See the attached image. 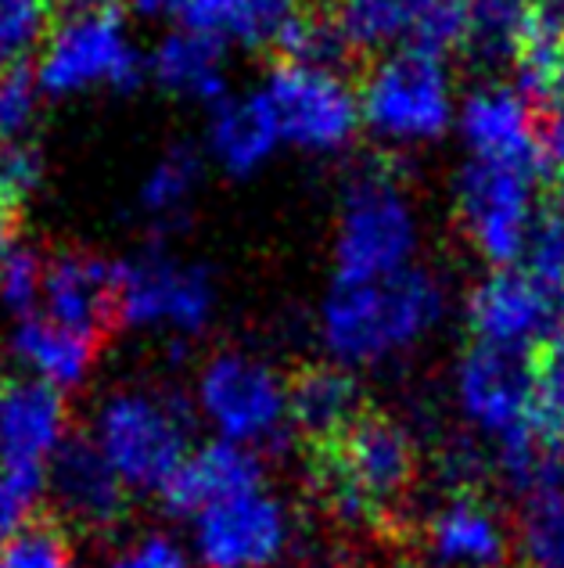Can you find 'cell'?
<instances>
[{
    "label": "cell",
    "instance_id": "obj_24",
    "mask_svg": "<svg viewBox=\"0 0 564 568\" xmlns=\"http://www.w3.org/2000/svg\"><path fill=\"white\" fill-rule=\"evenodd\" d=\"M280 133L259 91L227 94L209 109L205 152L227 176H252L274 159Z\"/></svg>",
    "mask_w": 564,
    "mask_h": 568
},
{
    "label": "cell",
    "instance_id": "obj_21",
    "mask_svg": "<svg viewBox=\"0 0 564 568\" xmlns=\"http://www.w3.org/2000/svg\"><path fill=\"white\" fill-rule=\"evenodd\" d=\"M40 313L51 321L101 335L115 317V263H105L91 252H58L43 271Z\"/></svg>",
    "mask_w": 564,
    "mask_h": 568
},
{
    "label": "cell",
    "instance_id": "obj_39",
    "mask_svg": "<svg viewBox=\"0 0 564 568\" xmlns=\"http://www.w3.org/2000/svg\"><path fill=\"white\" fill-rule=\"evenodd\" d=\"M123 8L144 22H181L184 0H123Z\"/></svg>",
    "mask_w": 564,
    "mask_h": 568
},
{
    "label": "cell",
    "instance_id": "obj_26",
    "mask_svg": "<svg viewBox=\"0 0 564 568\" xmlns=\"http://www.w3.org/2000/svg\"><path fill=\"white\" fill-rule=\"evenodd\" d=\"M514 87L532 104L557 109L564 104V19L551 11H536L529 33L514 58Z\"/></svg>",
    "mask_w": 564,
    "mask_h": 568
},
{
    "label": "cell",
    "instance_id": "obj_7",
    "mask_svg": "<svg viewBox=\"0 0 564 568\" xmlns=\"http://www.w3.org/2000/svg\"><path fill=\"white\" fill-rule=\"evenodd\" d=\"M191 407L213 439L259 454L291 432V382L245 349H219L202 364Z\"/></svg>",
    "mask_w": 564,
    "mask_h": 568
},
{
    "label": "cell",
    "instance_id": "obj_34",
    "mask_svg": "<svg viewBox=\"0 0 564 568\" xmlns=\"http://www.w3.org/2000/svg\"><path fill=\"white\" fill-rule=\"evenodd\" d=\"M101 568H202L191 544L176 540L170 532H141L119 544Z\"/></svg>",
    "mask_w": 564,
    "mask_h": 568
},
{
    "label": "cell",
    "instance_id": "obj_33",
    "mask_svg": "<svg viewBox=\"0 0 564 568\" xmlns=\"http://www.w3.org/2000/svg\"><path fill=\"white\" fill-rule=\"evenodd\" d=\"M43 271H48V260L29 248H14L11 256L0 263V306H4L14 321L29 317V313H40Z\"/></svg>",
    "mask_w": 564,
    "mask_h": 568
},
{
    "label": "cell",
    "instance_id": "obj_29",
    "mask_svg": "<svg viewBox=\"0 0 564 568\" xmlns=\"http://www.w3.org/2000/svg\"><path fill=\"white\" fill-rule=\"evenodd\" d=\"M205 176V162L198 152L191 148H170L166 155L155 159V166L144 173L141 191H137V205L141 213L152 223H176L187 216L191 202L198 199Z\"/></svg>",
    "mask_w": 564,
    "mask_h": 568
},
{
    "label": "cell",
    "instance_id": "obj_17",
    "mask_svg": "<svg viewBox=\"0 0 564 568\" xmlns=\"http://www.w3.org/2000/svg\"><path fill=\"white\" fill-rule=\"evenodd\" d=\"M421 550L432 568H503L511 561L514 532L485 497L457 489L428 511Z\"/></svg>",
    "mask_w": 564,
    "mask_h": 568
},
{
    "label": "cell",
    "instance_id": "obj_10",
    "mask_svg": "<svg viewBox=\"0 0 564 568\" xmlns=\"http://www.w3.org/2000/svg\"><path fill=\"white\" fill-rule=\"evenodd\" d=\"M259 94L274 115L280 144L295 152L338 155L363 130L360 91L328 62L280 58Z\"/></svg>",
    "mask_w": 564,
    "mask_h": 568
},
{
    "label": "cell",
    "instance_id": "obj_32",
    "mask_svg": "<svg viewBox=\"0 0 564 568\" xmlns=\"http://www.w3.org/2000/svg\"><path fill=\"white\" fill-rule=\"evenodd\" d=\"M0 568H76V555L62 529L33 521L0 544Z\"/></svg>",
    "mask_w": 564,
    "mask_h": 568
},
{
    "label": "cell",
    "instance_id": "obj_19",
    "mask_svg": "<svg viewBox=\"0 0 564 568\" xmlns=\"http://www.w3.org/2000/svg\"><path fill=\"white\" fill-rule=\"evenodd\" d=\"M101 335L80 332V327L58 324L48 313H29L19 317L8 335V353L19 375L37 378L58 393L80 388L98 364Z\"/></svg>",
    "mask_w": 564,
    "mask_h": 568
},
{
    "label": "cell",
    "instance_id": "obj_13",
    "mask_svg": "<svg viewBox=\"0 0 564 568\" xmlns=\"http://www.w3.org/2000/svg\"><path fill=\"white\" fill-rule=\"evenodd\" d=\"M187 521L202 568H277L295 547V515L270 486L209 504Z\"/></svg>",
    "mask_w": 564,
    "mask_h": 568
},
{
    "label": "cell",
    "instance_id": "obj_41",
    "mask_svg": "<svg viewBox=\"0 0 564 568\" xmlns=\"http://www.w3.org/2000/svg\"><path fill=\"white\" fill-rule=\"evenodd\" d=\"M543 364L564 371V306H561V317L554 324V335H551V342H546V361Z\"/></svg>",
    "mask_w": 564,
    "mask_h": 568
},
{
    "label": "cell",
    "instance_id": "obj_9",
    "mask_svg": "<svg viewBox=\"0 0 564 568\" xmlns=\"http://www.w3.org/2000/svg\"><path fill=\"white\" fill-rule=\"evenodd\" d=\"M216 281L202 263L144 248L115 263V317L141 335L187 342L216 317Z\"/></svg>",
    "mask_w": 564,
    "mask_h": 568
},
{
    "label": "cell",
    "instance_id": "obj_25",
    "mask_svg": "<svg viewBox=\"0 0 564 568\" xmlns=\"http://www.w3.org/2000/svg\"><path fill=\"white\" fill-rule=\"evenodd\" d=\"M363 417V393L349 367L317 364L291 382V428L331 446Z\"/></svg>",
    "mask_w": 564,
    "mask_h": 568
},
{
    "label": "cell",
    "instance_id": "obj_23",
    "mask_svg": "<svg viewBox=\"0 0 564 568\" xmlns=\"http://www.w3.org/2000/svg\"><path fill=\"white\" fill-rule=\"evenodd\" d=\"M306 0H184L181 22L224 48H277L306 19Z\"/></svg>",
    "mask_w": 564,
    "mask_h": 568
},
{
    "label": "cell",
    "instance_id": "obj_1",
    "mask_svg": "<svg viewBox=\"0 0 564 568\" xmlns=\"http://www.w3.org/2000/svg\"><path fill=\"white\" fill-rule=\"evenodd\" d=\"M447 310L442 281L421 266L367 281L335 277L317 313V332L331 364L381 367L418 349L447 321Z\"/></svg>",
    "mask_w": 564,
    "mask_h": 568
},
{
    "label": "cell",
    "instance_id": "obj_28",
    "mask_svg": "<svg viewBox=\"0 0 564 568\" xmlns=\"http://www.w3.org/2000/svg\"><path fill=\"white\" fill-rule=\"evenodd\" d=\"M514 550L525 568H564V478L522 497Z\"/></svg>",
    "mask_w": 564,
    "mask_h": 568
},
{
    "label": "cell",
    "instance_id": "obj_3",
    "mask_svg": "<svg viewBox=\"0 0 564 568\" xmlns=\"http://www.w3.org/2000/svg\"><path fill=\"white\" fill-rule=\"evenodd\" d=\"M363 130L384 148H424L457 126V87L447 58L432 51H392L375 58L360 83Z\"/></svg>",
    "mask_w": 564,
    "mask_h": 568
},
{
    "label": "cell",
    "instance_id": "obj_40",
    "mask_svg": "<svg viewBox=\"0 0 564 568\" xmlns=\"http://www.w3.org/2000/svg\"><path fill=\"white\" fill-rule=\"evenodd\" d=\"M14 223H19V209L0 199V263H4L11 252L19 248V245H14Z\"/></svg>",
    "mask_w": 564,
    "mask_h": 568
},
{
    "label": "cell",
    "instance_id": "obj_27",
    "mask_svg": "<svg viewBox=\"0 0 564 568\" xmlns=\"http://www.w3.org/2000/svg\"><path fill=\"white\" fill-rule=\"evenodd\" d=\"M536 0H468V40L474 62L482 65H514L517 48L536 19Z\"/></svg>",
    "mask_w": 564,
    "mask_h": 568
},
{
    "label": "cell",
    "instance_id": "obj_6",
    "mask_svg": "<svg viewBox=\"0 0 564 568\" xmlns=\"http://www.w3.org/2000/svg\"><path fill=\"white\" fill-rule=\"evenodd\" d=\"M418 478V446L392 417L363 414L328 446L320 493L341 521H378L410 493Z\"/></svg>",
    "mask_w": 564,
    "mask_h": 568
},
{
    "label": "cell",
    "instance_id": "obj_14",
    "mask_svg": "<svg viewBox=\"0 0 564 568\" xmlns=\"http://www.w3.org/2000/svg\"><path fill=\"white\" fill-rule=\"evenodd\" d=\"M561 306L564 295L546 288L525 266H496L471 288L464 313L474 342L529 353L540 342H551Z\"/></svg>",
    "mask_w": 564,
    "mask_h": 568
},
{
    "label": "cell",
    "instance_id": "obj_42",
    "mask_svg": "<svg viewBox=\"0 0 564 568\" xmlns=\"http://www.w3.org/2000/svg\"><path fill=\"white\" fill-rule=\"evenodd\" d=\"M123 8V0H62V11H112Z\"/></svg>",
    "mask_w": 564,
    "mask_h": 568
},
{
    "label": "cell",
    "instance_id": "obj_5",
    "mask_svg": "<svg viewBox=\"0 0 564 568\" xmlns=\"http://www.w3.org/2000/svg\"><path fill=\"white\" fill-rule=\"evenodd\" d=\"M453 403L460 422L496 446V460L551 439L540 417V364L529 353L474 342L453 371Z\"/></svg>",
    "mask_w": 564,
    "mask_h": 568
},
{
    "label": "cell",
    "instance_id": "obj_36",
    "mask_svg": "<svg viewBox=\"0 0 564 568\" xmlns=\"http://www.w3.org/2000/svg\"><path fill=\"white\" fill-rule=\"evenodd\" d=\"M48 497L43 475L0 468V544L37 521V507Z\"/></svg>",
    "mask_w": 564,
    "mask_h": 568
},
{
    "label": "cell",
    "instance_id": "obj_12",
    "mask_svg": "<svg viewBox=\"0 0 564 568\" xmlns=\"http://www.w3.org/2000/svg\"><path fill=\"white\" fill-rule=\"evenodd\" d=\"M328 19L346 51H432L447 58L468 40V0H331Z\"/></svg>",
    "mask_w": 564,
    "mask_h": 568
},
{
    "label": "cell",
    "instance_id": "obj_2",
    "mask_svg": "<svg viewBox=\"0 0 564 568\" xmlns=\"http://www.w3.org/2000/svg\"><path fill=\"white\" fill-rule=\"evenodd\" d=\"M191 410L195 407L187 399L166 388L126 385L98 403L86 439L98 446L130 493H162L195 446Z\"/></svg>",
    "mask_w": 564,
    "mask_h": 568
},
{
    "label": "cell",
    "instance_id": "obj_38",
    "mask_svg": "<svg viewBox=\"0 0 564 568\" xmlns=\"http://www.w3.org/2000/svg\"><path fill=\"white\" fill-rule=\"evenodd\" d=\"M543 155L546 173H554L557 181V209L564 213V104H557L543 126Z\"/></svg>",
    "mask_w": 564,
    "mask_h": 568
},
{
    "label": "cell",
    "instance_id": "obj_20",
    "mask_svg": "<svg viewBox=\"0 0 564 568\" xmlns=\"http://www.w3.org/2000/svg\"><path fill=\"white\" fill-rule=\"evenodd\" d=\"M266 486L263 457L248 446H234L224 439H209L202 446H191L184 465L173 471L166 489L158 493L173 515L195 518L209 504H219L237 493H248Z\"/></svg>",
    "mask_w": 564,
    "mask_h": 568
},
{
    "label": "cell",
    "instance_id": "obj_18",
    "mask_svg": "<svg viewBox=\"0 0 564 568\" xmlns=\"http://www.w3.org/2000/svg\"><path fill=\"white\" fill-rule=\"evenodd\" d=\"M48 497L72 526L109 529L126 511L130 489L91 439H72L43 475Z\"/></svg>",
    "mask_w": 564,
    "mask_h": 568
},
{
    "label": "cell",
    "instance_id": "obj_31",
    "mask_svg": "<svg viewBox=\"0 0 564 568\" xmlns=\"http://www.w3.org/2000/svg\"><path fill=\"white\" fill-rule=\"evenodd\" d=\"M43 98L48 94L40 91L33 69H19L0 77V148L33 141Z\"/></svg>",
    "mask_w": 564,
    "mask_h": 568
},
{
    "label": "cell",
    "instance_id": "obj_37",
    "mask_svg": "<svg viewBox=\"0 0 564 568\" xmlns=\"http://www.w3.org/2000/svg\"><path fill=\"white\" fill-rule=\"evenodd\" d=\"M40 184H43V155L33 141L0 148V199L19 209L22 202L33 199Z\"/></svg>",
    "mask_w": 564,
    "mask_h": 568
},
{
    "label": "cell",
    "instance_id": "obj_35",
    "mask_svg": "<svg viewBox=\"0 0 564 568\" xmlns=\"http://www.w3.org/2000/svg\"><path fill=\"white\" fill-rule=\"evenodd\" d=\"M517 266H525L532 277H540L546 288L564 295V213L554 205L551 213H540L536 231L529 237V248Z\"/></svg>",
    "mask_w": 564,
    "mask_h": 568
},
{
    "label": "cell",
    "instance_id": "obj_8",
    "mask_svg": "<svg viewBox=\"0 0 564 568\" xmlns=\"http://www.w3.org/2000/svg\"><path fill=\"white\" fill-rule=\"evenodd\" d=\"M33 77L40 91L58 101L130 91L144 77V54L123 8L62 11L37 54Z\"/></svg>",
    "mask_w": 564,
    "mask_h": 568
},
{
    "label": "cell",
    "instance_id": "obj_30",
    "mask_svg": "<svg viewBox=\"0 0 564 568\" xmlns=\"http://www.w3.org/2000/svg\"><path fill=\"white\" fill-rule=\"evenodd\" d=\"M51 26L43 0H0V77L33 65Z\"/></svg>",
    "mask_w": 564,
    "mask_h": 568
},
{
    "label": "cell",
    "instance_id": "obj_16",
    "mask_svg": "<svg viewBox=\"0 0 564 568\" xmlns=\"http://www.w3.org/2000/svg\"><path fill=\"white\" fill-rule=\"evenodd\" d=\"M69 443L65 393L25 375L0 378V468L48 475Z\"/></svg>",
    "mask_w": 564,
    "mask_h": 568
},
{
    "label": "cell",
    "instance_id": "obj_4",
    "mask_svg": "<svg viewBox=\"0 0 564 568\" xmlns=\"http://www.w3.org/2000/svg\"><path fill=\"white\" fill-rule=\"evenodd\" d=\"M421 220L413 194L384 166L349 176L335 220V277L367 281L418 266Z\"/></svg>",
    "mask_w": 564,
    "mask_h": 568
},
{
    "label": "cell",
    "instance_id": "obj_22",
    "mask_svg": "<svg viewBox=\"0 0 564 568\" xmlns=\"http://www.w3.org/2000/svg\"><path fill=\"white\" fill-rule=\"evenodd\" d=\"M144 72L162 94L176 101L213 109L216 101L227 98V48L195 29H166L152 54L144 58Z\"/></svg>",
    "mask_w": 564,
    "mask_h": 568
},
{
    "label": "cell",
    "instance_id": "obj_15",
    "mask_svg": "<svg viewBox=\"0 0 564 568\" xmlns=\"http://www.w3.org/2000/svg\"><path fill=\"white\" fill-rule=\"evenodd\" d=\"M460 141L474 162H496L546 173L543 155V126L532 104L514 83L489 80L464 94L457 112Z\"/></svg>",
    "mask_w": 564,
    "mask_h": 568
},
{
    "label": "cell",
    "instance_id": "obj_11",
    "mask_svg": "<svg viewBox=\"0 0 564 568\" xmlns=\"http://www.w3.org/2000/svg\"><path fill=\"white\" fill-rule=\"evenodd\" d=\"M536 170L468 159L453 181V209L464 242L489 266H517L540 220Z\"/></svg>",
    "mask_w": 564,
    "mask_h": 568
}]
</instances>
